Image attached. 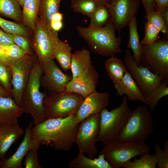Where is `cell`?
I'll return each instance as SVG.
<instances>
[{"label":"cell","instance_id":"obj_1","mask_svg":"<svg viewBox=\"0 0 168 168\" xmlns=\"http://www.w3.org/2000/svg\"><path fill=\"white\" fill-rule=\"evenodd\" d=\"M80 123L73 114L65 118L47 119L35 125L32 135L35 147L45 144L56 150L69 151L75 142Z\"/></svg>","mask_w":168,"mask_h":168},{"label":"cell","instance_id":"obj_2","mask_svg":"<svg viewBox=\"0 0 168 168\" xmlns=\"http://www.w3.org/2000/svg\"><path fill=\"white\" fill-rule=\"evenodd\" d=\"M43 73V63L37 59L23 92L19 104L24 110L32 117L35 125L46 120L43 105L47 94L40 90V80Z\"/></svg>","mask_w":168,"mask_h":168},{"label":"cell","instance_id":"obj_3","mask_svg":"<svg viewBox=\"0 0 168 168\" xmlns=\"http://www.w3.org/2000/svg\"><path fill=\"white\" fill-rule=\"evenodd\" d=\"M79 35L87 43L93 52L104 57L115 56L120 53L121 37L115 35V27L111 21L105 26L92 28L78 26Z\"/></svg>","mask_w":168,"mask_h":168},{"label":"cell","instance_id":"obj_4","mask_svg":"<svg viewBox=\"0 0 168 168\" xmlns=\"http://www.w3.org/2000/svg\"><path fill=\"white\" fill-rule=\"evenodd\" d=\"M154 131L153 119L149 108L139 106L128 116L116 141L145 142Z\"/></svg>","mask_w":168,"mask_h":168},{"label":"cell","instance_id":"obj_5","mask_svg":"<svg viewBox=\"0 0 168 168\" xmlns=\"http://www.w3.org/2000/svg\"><path fill=\"white\" fill-rule=\"evenodd\" d=\"M126 96L121 105L109 111L106 108L100 113L99 129L97 142L105 145L116 141L117 138L132 112Z\"/></svg>","mask_w":168,"mask_h":168},{"label":"cell","instance_id":"obj_6","mask_svg":"<svg viewBox=\"0 0 168 168\" xmlns=\"http://www.w3.org/2000/svg\"><path fill=\"white\" fill-rule=\"evenodd\" d=\"M104 146L99 154L104 156L113 168L122 167L132 158L150 151V147L145 142L115 141Z\"/></svg>","mask_w":168,"mask_h":168},{"label":"cell","instance_id":"obj_7","mask_svg":"<svg viewBox=\"0 0 168 168\" xmlns=\"http://www.w3.org/2000/svg\"><path fill=\"white\" fill-rule=\"evenodd\" d=\"M84 98L64 91L49 93L43 102L46 119L65 118L75 114Z\"/></svg>","mask_w":168,"mask_h":168},{"label":"cell","instance_id":"obj_8","mask_svg":"<svg viewBox=\"0 0 168 168\" xmlns=\"http://www.w3.org/2000/svg\"><path fill=\"white\" fill-rule=\"evenodd\" d=\"M140 63L164 80H168V38L142 45Z\"/></svg>","mask_w":168,"mask_h":168},{"label":"cell","instance_id":"obj_9","mask_svg":"<svg viewBox=\"0 0 168 168\" xmlns=\"http://www.w3.org/2000/svg\"><path fill=\"white\" fill-rule=\"evenodd\" d=\"M100 113L90 116L80 123L75 143L79 152L93 158L98 152L96 145L99 129Z\"/></svg>","mask_w":168,"mask_h":168},{"label":"cell","instance_id":"obj_10","mask_svg":"<svg viewBox=\"0 0 168 168\" xmlns=\"http://www.w3.org/2000/svg\"><path fill=\"white\" fill-rule=\"evenodd\" d=\"M37 59L34 53L29 54L22 58L13 59L9 66L12 76V96L19 105Z\"/></svg>","mask_w":168,"mask_h":168},{"label":"cell","instance_id":"obj_11","mask_svg":"<svg viewBox=\"0 0 168 168\" xmlns=\"http://www.w3.org/2000/svg\"><path fill=\"white\" fill-rule=\"evenodd\" d=\"M124 62L145 97L150 95L164 80L157 74L152 73L147 68L138 64L133 58L129 49L126 50Z\"/></svg>","mask_w":168,"mask_h":168},{"label":"cell","instance_id":"obj_12","mask_svg":"<svg viewBox=\"0 0 168 168\" xmlns=\"http://www.w3.org/2000/svg\"><path fill=\"white\" fill-rule=\"evenodd\" d=\"M33 34L30 45L38 60L44 63L54 59L53 54L52 31L50 32L47 30L38 16Z\"/></svg>","mask_w":168,"mask_h":168},{"label":"cell","instance_id":"obj_13","mask_svg":"<svg viewBox=\"0 0 168 168\" xmlns=\"http://www.w3.org/2000/svg\"><path fill=\"white\" fill-rule=\"evenodd\" d=\"M139 0H111L106 5L110 14L111 21L119 32L127 26L138 13Z\"/></svg>","mask_w":168,"mask_h":168},{"label":"cell","instance_id":"obj_14","mask_svg":"<svg viewBox=\"0 0 168 168\" xmlns=\"http://www.w3.org/2000/svg\"><path fill=\"white\" fill-rule=\"evenodd\" d=\"M99 74L92 64L67 84L64 91L80 95L84 98L96 91Z\"/></svg>","mask_w":168,"mask_h":168},{"label":"cell","instance_id":"obj_15","mask_svg":"<svg viewBox=\"0 0 168 168\" xmlns=\"http://www.w3.org/2000/svg\"><path fill=\"white\" fill-rule=\"evenodd\" d=\"M54 59L43 63L41 85L49 93L64 91L67 84L72 78V76L64 73L60 69Z\"/></svg>","mask_w":168,"mask_h":168},{"label":"cell","instance_id":"obj_16","mask_svg":"<svg viewBox=\"0 0 168 168\" xmlns=\"http://www.w3.org/2000/svg\"><path fill=\"white\" fill-rule=\"evenodd\" d=\"M109 93L94 92L85 98L75 113L77 121L80 123L88 117L99 114L110 104Z\"/></svg>","mask_w":168,"mask_h":168},{"label":"cell","instance_id":"obj_17","mask_svg":"<svg viewBox=\"0 0 168 168\" xmlns=\"http://www.w3.org/2000/svg\"><path fill=\"white\" fill-rule=\"evenodd\" d=\"M33 122L30 123L25 131L23 138L15 153L10 157L0 161L1 168H22L23 158L28 152L35 147L32 135Z\"/></svg>","mask_w":168,"mask_h":168},{"label":"cell","instance_id":"obj_18","mask_svg":"<svg viewBox=\"0 0 168 168\" xmlns=\"http://www.w3.org/2000/svg\"><path fill=\"white\" fill-rule=\"evenodd\" d=\"M114 86L117 95L120 96L125 95L128 101L139 100L146 104L144 96L128 71H126L121 80L114 83Z\"/></svg>","mask_w":168,"mask_h":168},{"label":"cell","instance_id":"obj_19","mask_svg":"<svg viewBox=\"0 0 168 168\" xmlns=\"http://www.w3.org/2000/svg\"><path fill=\"white\" fill-rule=\"evenodd\" d=\"M18 122H2L0 124V158H4L12 145L24 133Z\"/></svg>","mask_w":168,"mask_h":168},{"label":"cell","instance_id":"obj_20","mask_svg":"<svg viewBox=\"0 0 168 168\" xmlns=\"http://www.w3.org/2000/svg\"><path fill=\"white\" fill-rule=\"evenodd\" d=\"M53 54L62 69L67 71L71 69L72 48L67 43L60 40L58 32L53 31Z\"/></svg>","mask_w":168,"mask_h":168},{"label":"cell","instance_id":"obj_21","mask_svg":"<svg viewBox=\"0 0 168 168\" xmlns=\"http://www.w3.org/2000/svg\"><path fill=\"white\" fill-rule=\"evenodd\" d=\"M24 113L12 96L0 97V118L2 122H17L18 119Z\"/></svg>","mask_w":168,"mask_h":168},{"label":"cell","instance_id":"obj_22","mask_svg":"<svg viewBox=\"0 0 168 168\" xmlns=\"http://www.w3.org/2000/svg\"><path fill=\"white\" fill-rule=\"evenodd\" d=\"M85 154L79 152L77 156L70 161L69 167L71 168H113L101 154H99L97 158H94L87 157Z\"/></svg>","mask_w":168,"mask_h":168},{"label":"cell","instance_id":"obj_23","mask_svg":"<svg viewBox=\"0 0 168 168\" xmlns=\"http://www.w3.org/2000/svg\"><path fill=\"white\" fill-rule=\"evenodd\" d=\"M40 0H24L21 11L23 24L33 32L38 17Z\"/></svg>","mask_w":168,"mask_h":168},{"label":"cell","instance_id":"obj_24","mask_svg":"<svg viewBox=\"0 0 168 168\" xmlns=\"http://www.w3.org/2000/svg\"><path fill=\"white\" fill-rule=\"evenodd\" d=\"M92 63L89 50L85 49L76 50L72 54L71 60L72 78L82 72Z\"/></svg>","mask_w":168,"mask_h":168},{"label":"cell","instance_id":"obj_25","mask_svg":"<svg viewBox=\"0 0 168 168\" xmlns=\"http://www.w3.org/2000/svg\"><path fill=\"white\" fill-rule=\"evenodd\" d=\"M61 0H40L38 15L47 30L51 32L50 23L52 16L59 12Z\"/></svg>","mask_w":168,"mask_h":168},{"label":"cell","instance_id":"obj_26","mask_svg":"<svg viewBox=\"0 0 168 168\" xmlns=\"http://www.w3.org/2000/svg\"><path fill=\"white\" fill-rule=\"evenodd\" d=\"M128 26L129 30V36L127 48L132 50L133 53L132 56L133 58L138 64H140L142 45L139 40L136 16L133 18Z\"/></svg>","mask_w":168,"mask_h":168},{"label":"cell","instance_id":"obj_27","mask_svg":"<svg viewBox=\"0 0 168 168\" xmlns=\"http://www.w3.org/2000/svg\"><path fill=\"white\" fill-rule=\"evenodd\" d=\"M105 66L108 76L113 83L121 80L127 70L124 62L115 56H110L105 61Z\"/></svg>","mask_w":168,"mask_h":168},{"label":"cell","instance_id":"obj_28","mask_svg":"<svg viewBox=\"0 0 168 168\" xmlns=\"http://www.w3.org/2000/svg\"><path fill=\"white\" fill-rule=\"evenodd\" d=\"M0 16L10 18L23 24L20 6L16 0H0Z\"/></svg>","mask_w":168,"mask_h":168},{"label":"cell","instance_id":"obj_29","mask_svg":"<svg viewBox=\"0 0 168 168\" xmlns=\"http://www.w3.org/2000/svg\"><path fill=\"white\" fill-rule=\"evenodd\" d=\"M88 27L92 28L103 27L111 21L110 14L107 6L98 4L90 18Z\"/></svg>","mask_w":168,"mask_h":168},{"label":"cell","instance_id":"obj_30","mask_svg":"<svg viewBox=\"0 0 168 168\" xmlns=\"http://www.w3.org/2000/svg\"><path fill=\"white\" fill-rule=\"evenodd\" d=\"M168 80H164L151 92L145 97L146 105L152 112L154 111L159 100L168 95Z\"/></svg>","mask_w":168,"mask_h":168},{"label":"cell","instance_id":"obj_31","mask_svg":"<svg viewBox=\"0 0 168 168\" xmlns=\"http://www.w3.org/2000/svg\"><path fill=\"white\" fill-rule=\"evenodd\" d=\"M157 160L155 154L150 153L141 156L138 159L135 158L133 161L129 160L122 167L124 168H155L157 165Z\"/></svg>","mask_w":168,"mask_h":168},{"label":"cell","instance_id":"obj_32","mask_svg":"<svg viewBox=\"0 0 168 168\" xmlns=\"http://www.w3.org/2000/svg\"><path fill=\"white\" fill-rule=\"evenodd\" d=\"M98 4L96 0H71L73 11L90 18Z\"/></svg>","mask_w":168,"mask_h":168},{"label":"cell","instance_id":"obj_33","mask_svg":"<svg viewBox=\"0 0 168 168\" xmlns=\"http://www.w3.org/2000/svg\"><path fill=\"white\" fill-rule=\"evenodd\" d=\"M0 28L5 32L11 34L21 35L28 37L32 34V32L23 24L8 21L1 16Z\"/></svg>","mask_w":168,"mask_h":168},{"label":"cell","instance_id":"obj_34","mask_svg":"<svg viewBox=\"0 0 168 168\" xmlns=\"http://www.w3.org/2000/svg\"><path fill=\"white\" fill-rule=\"evenodd\" d=\"M161 32L160 29L154 24L147 20L144 26V36L141 41L142 45L152 44L157 40V37Z\"/></svg>","mask_w":168,"mask_h":168},{"label":"cell","instance_id":"obj_35","mask_svg":"<svg viewBox=\"0 0 168 168\" xmlns=\"http://www.w3.org/2000/svg\"><path fill=\"white\" fill-rule=\"evenodd\" d=\"M11 78V73L9 68L0 62V84L12 96Z\"/></svg>","mask_w":168,"mask_h":168},{"label":"cell","instance_id":"obj_36","mask_svg":"<svg viewBox=\"0 0 168 168\" xmlns=\"http://www.w3.org/2000/svg\"><path fill=\"white\" fill-rule=\"evenodd\" d=\"M145 17L147 20L157 26L161 32L164 34L168 33V27L166 26L164 18L159 12L154 10L146 12Z\"/></svg>","mask_w":168,"mask_h":168},{"label":"cell","instance_id":"obj_37","mask_svg":"<svg viewBox=\"0 0 168 168\" xmlns=\"http://www.w3.org/2000/svg\"><path fill=\"white\" fill-rule=\"evenodd\" d=\"M2 45L6 55L12 59H19L30 54L25 51L14 43Z\"/></svg>","mask_w":168,"mask_h":168},{"label":"cell","instance_id":"obj_38","mask_svg":"<svg viewBox=\"0 0 168 168\" xmlns=\"http://www.w3.org/2000/svg\"><path fill=\"white\" fill-rule=\"evenodd\" d=\"M39 148L34 147L30 149L25 156L24 164L26 168H42L39 163L38 150Z\"/></svg>","mask_w":168,"mask_h":168},{"label":"cell","instance_id":"obj_39","mask_svg":"<svg viewBox=\"0 0 168 168\" xmlns=\"http://www.w3.org/2000/svg\"><path fill=\"white\" fill-rule=\"evenodd\" d=\"M11 35L14 44L28 53H34L31 47L29 37L19 34Z\"/></svg>","mask_w":168,"mask_h":168},{"label":"cell","instance_id":"obj_40","mask_svg":"<svg viewBox=\"0 0 168 168\" xmlns=\"http://www.w3.org/2000/svg\"><path fill=\"white\" fill-rule=\"evenodd\" d=\"M154 148L157 160V165L159 168H168V155L162 150L161 147L158 144L155 143Z\"/></svg>","mask_w":168,"mask_h":168},{"label":"cell","instance_id":"obj_41","mask_svg":"<svg viewBox=\"0 0 168 168\" xmlns=\"http://www.w3.org/2000/svg\"><path fill=\"white\" fill-rule=\"evenodd\" d=\"M14 43L11 34L5 32L0 28V44L7 45Z\"/></svg>","mask_w":168,"mask_h":168},{"label":"cell","instance_id":"obj_42","mask_svg":"<svg viewBox=\"0 0 168 168\" xmlns=\"http://www.w3.org/2000/svg\"><path fill=\"white\" fill-rule=\"evenodd\" d=\"M139 0L142 3L146 13L155 10V0Z\"/></svg>","mask_w":168,"mask_h":168},{"label":"cell","instance_id":"obj_43","mask_svg":"<svg viewBox=\"0 0 168 168\" xmlns=\"http://www.w3.org/2000/svg\"><path fill=\"white\" fill-rule=\"evenodd\" d=\"M155 10L162 12L168 8V0H155Z\"/></svg>","mask_w":168,"mask_h":168},{"label":"cell","instance_id":"obj_44","mask_svg":"<svg viewBox=\"0 0 168 168\" xmlns=\"http://www.w3.org/2000/svg\"><path fill=\"white\" fill-rule=\"evenodd\" d=\"M13 59L10 58L5 54L2 46L0 44V62L9 67L11 62Z\"/></svg>","mask_w":168,"mask_h":168},{"label":"cell","instance_id":"obj_45","mask_svg":"<svg viewBox=\"0 0 168 168\" xmlns=\"http://www.w3.org/2000/svg\"><path fill=\"white\" fill-rule=\"evenodd\" d=\"M63 25V21H51L50 23L52 30L58 33L62 28Z\"/></svg>","mask_w":168,"mask_h":168},{"label":"cell","instance_id":"obj_46","mask_svg":"<svg viewBox=\"0 0 168 168\" xmlns=\"http://www.w3.org/2000/svg\"><path fill=\"white\" fill-rule=\"evenodd\" d=\"M63 14L58 12L54 14L52 16L51 21H62Z\"/></svg>","mask_w":168,"mask_h":168},{"label":"cell","instance_id":"obj_47","mask_svg":"<svg viewBox=\"0 0 168 168\" xmlns=\"http://www.w3.org/2000/svg\"><path fill=\"white\" fill-rule=\"evenodd\" d=\"M9 96H11L5 88L0 84V97Z\"/></svg>","mask_w":168,"mask_h":168},{"label":"cell","instance_id":"obj_48","mask_svg":"<svg viewBox=\"0 0 168 168\" xmlns=\"http://www.w3.org/2000/svg\"><path fill=\"white\" fill-rule=\"evenodd\" d=\"M98 4L106 6L109 4L111 0H96Z\"/></svg>","mask_w":168,"mask_h":168},{"label":"cell","instance_id":"obj_49","mask_svg":"<svg viewBox=\"0 0 168 168\" xmlns=\"http://www.w3.org/2000/svg\"><path fill=\"white\" fill-rule=\"evenodd\" d=\"M163 151L168 155V140H166L165 142L163 149Z\"/></svg>","mask_w":168,"mask_h":168},{"label":"cell","instance_id":"obj_50","mask_svg":"<svg viewBox=\"0 0 168 168\" xmlns=\"http://www.w3.org/2000/svg\"><path fill=\"white\" fill-rule=\"evenodd\" d=\"M24 0H17V1L20 7H22Z\"/></svg>","mask_w":168,"mask_h":168},{"label":"cell","instance_id":"obj_51","mask_svg":"<svg viewBox=\"0 0 168 168\" xmlns=\"http://www.w3.org/2000/svg\"><path fill=\"white\" fill-rule=\"evenodd\" d=\"M2 122V121L1 119L0 118V124Z\"/></svg>","mask_w":168,"mask_h":168},{"label":"cell","instance_id":"obj_52","mask_svg":"<svg viewBox=\"0 0 168 168\" xmlns=\"http://www.w3.org/2000/svg\"><path fill=\"white\" fill-rule=\"evenodd\" d=\"M0 168H1V166H0Z\"/></svg>","mask_w":168,"mask_h":168},{"label":"cell","instance_id":"obj_53","mask_svg":"<svg viewBox=\"0 0 168 168\" xmlns=\"http://www.w3.org/2000/svg\"><path fill=\"white\" fill-rule=\"evenodd\" d=\"M16 0V1H17V0Z\"/></svg>","mask_w":168,"mask_h":168}]
</instances>
